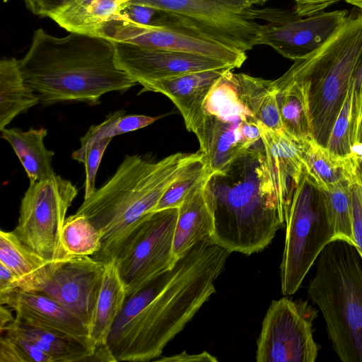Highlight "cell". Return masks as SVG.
<instances>
[{"label": "cell", "instance_id": "cell-1", "mask_svg": "<svg viewBox=\"0 0 362 362\" xmlns=\"http://www.w3.org/2000/svg\"><path fill=\"white\" fill-rule=\"evenodd\" d=\"M230 254L211 239L201 241L170 270L128 296L107 340L114 361L160 357L165 346L216 293L214 281Z\"/></svg>", "mask_w": 362, "mask_h": 362}, {"label": "cell", "instance_id": "cell-2", "mask_svg": "<svg viewBox=\"0 0 362 362\" xmlns=\"http://www.w3.org/2000/svg\"><path fill=\"white\" fill-rule=\"evenodd\" d=\"M206 194L214 218L211 240L230 253L262 251L285 225L275 175L260 139L223 169L211 172Z\"/></svg>", "mask_w": 362, "mask_h": 362}, {"label": "cell", "instance_id": "cell-3", "mask_svg": "<svg viewBox=\"0 0 362 362\" xmlns=\"http://www.w3.org/2000/svg\"><path fill=\"white\" fill-rule=\"evenodd\" d=\"M18 64L43 105L67 101L95 105L104 94L124 92L137 83L117 66L114 42L99 36L70 33L58 37L38 28Z\"/></svg>", "mask_w": 362, "mask_h": 362}, {"label": "cell", "instance_id": "cell-4", "mask_svg": "<svg viewBox=\"0 0 362 362\" xmlns=\"http://www.w3.org/2000/svg\"><path fill=\"white\" fill-rule=\"evenodd\" d=\"M204 156L200 150L175 153L158 161L126 156L112 177L84 199L76 212L86 216L100 233V249L92 257L104 263L115 260L170 185Z\"/></svg>", "mask_w": 362, "mask_h": 362}, {"label": "cell", "instance_id": "cell-5", "mask_svg": "<svg viewBox=\"0 0 362 362\" xmlns=\"http://www.w3.org/2000/svg\"><path fill=\"white\" fill-rule=\"evenodd\" d=\"M316 262L308 293L324 317L332 349L343 362H362V259L354 245L334 240Z\"/></svg>", "mask_w": 362, "mask_h": 362}, {"label": "cell", "instance_id": "cell-6", "mask_svg": "<svg viewBox=\"0 0 362 362\" xmlns=\"http://www.w3.org/2000/svg\"><path fill=\"white\" fill-rule=\"evenodd\" d=\"M362 57V10L349 14L319 49L290 67L309 84L315 139L326 146Z\"/></svg>", "mask_w": 362, "mask_h": 362}, {"label": "cell", "instance_id": "cell-7", "mask_svg": "<svg viewBox=\"0 0 362 362\" xmlns=\"http://www.w3.org/2000/svg\"><path fill=\"white\" fill-rule=\"evenodd\" d=\"M280 279L281 293L294 294L324 248L335 240L321 190L304 171L285 218Z\"/></svg>", "mask_w": 362, "mask_h": 362}, {"label": "cell", "instance_id": "cell-8", "mask_svg": "<svg viewBox=\"0 0 362 362\" xmlns=\"http://www.w3.org/2000/svg\"><path fill=\"white\" fill-rule=\"evenodd\" d=\"M78 194L76 186L56 173L30 183L21 203L13 232L29 248L48 262L70 257L61 238L66 214Z\"/></svg>", "mask_w": 362, "mask_h": 362}, {"label": "cell", "instance_id": "cell-9", "mask_svg": "<svg viewBox=\"0 0 362 362\" xmlns=\"http://www.w3.org/2000/svg\"><path fill=\"white\" fill-rule=\"evenodd\" d=\"M177 213V208L149 213L115 259L127 298L175 264L177 259L173 254V238Z\"/></svg>", "mask_w": 362, "mask_h": 362}, {"label": "cell", "instance_id": "cell-10", "mask_svg": "<svg viewBox=\"0 0 362 362\" xmlns=\"http://www.w3.org/2000/svg\"><path fill=\"white\" fill-rule=\"evenodd\" d=\"M105 263L90 256L49 262L19 280L17 288L44 293L75 314L90 329L93 320Z\"/></svg>", "mask_w": 362, "mask_h": 362}, {"label": "cell", "instance_id": "cell-11", "mask_svg": "<svg viewBox=\"0 0 362 362\" xmlns=\"http://www.w3.org/2000/svg\"><path fill=\"white\" fill-rule=\"evenodd\" d=\"M318 311L306 300H273L257 342V362H314L319 347L313 337Z\"/></svg>", "mask_w": 362, "mask_h": 362}, {"label": "cell", "instance_id": "cell-12", "mask_svg": "<svg viewBox=\"0 0 362 362\" xmlns=\"http://www.w3.org/2000/svg\"><path fill=\"white\" fill-rule=\"evenodd\" d=\"M259 26L255 45H269L283 57L297 60L314 52L338 30L349 15L346 10L321 11L303 17L279 8H253Z\"/></svg>", "mask_w": 362, "mask_h": 362}, {"label": "cell", "instance_id": "cell-13", "mask_svg": "<svg viewBox=\"0 0 362 362\" xmlns=\"http://www.w3.org/2000/svg\"><path fill=\"white\" fill-rule=\"evenodd\" d=\"M98 36L139 47L204 56L240 68L247 59L245 52L227 45L198 30L154 28L112 17Z\"/></svg>", "mask_w": 362, "mask_h": 362}, {"label": "cell", "instance_id": "cell-14", "mask_svg": "<svg viewBox=\"0 0 362 362\" xmlns=\"http://www.w3.org/2000/svg\"><path fill=\"white\" fill-rule=\"evenodd\" d=\"M189 19L214 39L245 52L255 45L259 24L253 8L227 7L214 0H128Z\"/></svg>", "mask_w": 362, "mask_h": 362}, {"label": "cell", "instance_id": "cell-15", "mask_svg": "<svg viewBox=\"0 0 362 362\" xmlns=\"http://www.w3.org/2000/svg\"><path fill=\"white\" fill-rule=\"evenodd\" d=\"M114 44L117 66L139 84L197 71L234 69L225 62L202 55L148 49L124 42Z\"/></svg>", "mask_w": 362, "mask_h": 362}, {"label": "cell", "instance_id": "cell-16", "mask_svg": "<svg viewBox=\"0 0 362 362\" xmlns=\"http://www.w3.org/2000/svg\"><path fill=\"white\" fill-rule=\"evenodd\" d=\"M0 303L16 312V320L18 322L91 339L90 329L81 319L44 293L17 288L1 295Z\"/></svg>", "mask_w": 362, "mask_h": 362}, {"label": "cell", "instance_id": "cell-17", "mask_svg": "<svg viewBox=\"0 0 362 362\" xmlns=\"http://www.w3.org/2000/svg\"><path fill=\"white\" fill-rule=\"evenodd\" d=\"M230 69L206 70L144 82L141 84V92L160 93L170 98L181 112L187 129L194 133L202 117L208 94L219 78Z\"/></svg>", "mask_w": 362, "mask_h": 362}, {"label": "cell", "instance_id": "cell-18", "mask_svg": "<svg viewBox=\"0 0 362 362\" xmlns=\"http://www.w3.org/2000/svg\"><path fill=\"white\" fill-rule=\"evenodd\" d=\"M255 117L247 114L217 116L203 113L194 134L211 172L223 169L250 147L243 140L240 128L243 121Z\"/></svg>", "mask_w": 362, "mask_h": 362}, {"label": "cell", "instance_id": "cell-19", "mask_svg": "<svg viewBox=\"0 0 362 362\" xmlns=\"http://www.w3.org/2000/svg\"><path fill=\"white\" fill-rule=\"evenodd\" d=\"M258 127L274 170L286 218L294 190L305 171L300 146L284 131L272 130L259 122Z\"/></svg>", "mask_w": 362, "mask_h": 362}, {"label": "cell", "instance_id": "cell-20", "mask_svg": "<svg viewBox=\"0 0 362 362\" xmlns=\"http://www.w3.org/2000/svg\"><path fill=\"white\" fill-rule=\"evenodd\" d=\"M211 172L177 208L173 238V254L177 259L198 243L213 236L214 218L206 194V182Z\"/></svg>", "mask_w": 362, "mask_h": 362}, {"label": "cell", "instance_id": "cell-21", "mask_svg": "<svg viewBox=\"0 0 362 362\" xmlns=\"http://www.w3.org/2000/svg\"><path fill=\"white\" fill-rule=\"evenodd\" d=\"M273 81L284 131L297 141L314 137L308 83L290 68Z\"/></svg>", "mask_w": 362, "mask_h": 362}, {"label": "cell", "instance_id": "cell-22", "mask_svg": "<svg viewBox=\"0 0 362 362\" xmlns=\"http://www.w3.org/2000/svg\"><path fill=\"white\" fill-rule=\"evenodd\" d=\"M9 329L32 341L51 358L52 362L90 361L96 349L91 339H83L16 320L6 330Z\"/></svg>", "mask_w": 362, "mask_h": 362}, {"label": "cell", "instance_id": "cell-23", "mask_svg": "<svg viewBox=\"0 0 362 362\" xmlns=\"http://www.w3.org/2000/svg\"><path fill=\"white\" fill-rule=\"evenodd\" d=\"M1 138L6 140L19 158L30 183L47 179L55 174L52 167L54 152L46 148L44 139L47 130L30 128L27 131L15 128L1 130Z\"/></svg>", "mask_w": 362, "mask_h": 362}, {"label": "cell", "instance_id": "cell-24", "mask_svg": "<svg viewBox=\"0 0 362 362\" xmlns=\"http://www.w3.org/2000/svg\"><path fill=\"white\" fill-rule=\"evenodd\" d=\"M298 141L305 173L319 189L326 190L339 184L354 182L348 158L334 155L314 137Z\"/></svg>", "mask_w": 362, "mask_h": 362}, {"label": "cell", "instance_id": "cell-25", "mask_svg": "<svg viewBox=\"0 0 362 362\" xmlns=\"http://www.w3.org/2000/svg\"><path fill=\"white\" fill-rule=\"evenodd\" d=\"M127 299L125 286L115 260L105 263V270L96 303L90 337L96 348L107 346L111 328Z\"/></svg>", "mask_w": 362, "mask_h": 362}, {"label": "cell", "instance_id": "cell-26", "mask_svg": "<svg viewBox=\"0 0 362 362\" xmlns=\"http://www.w3.org/2000/svg\"><path fill=\"white\" fill-rule=\"evenodd\" d=\"M40 103L38 95L25 81L18 60L3 57L0 62V130Z\"/></svg>", "mask_w": 362, "mask_h": 362}, {"label": "cell", "instance_id": "cell-27", "mask_svg": "<svg viewBox=\"0 0 362 362\" xmlns=\"http://www.w3.org/2000/svg\"><path fill=\"white\" fill-rule=\"evenodd\" d=\"M128 0L73 1L49 18L69 31L98 36L100 28Z\"/></svg>", "mask_w": 362, "mask_h": 362}, {"label": "cell", "instance_id": "cell-28", "mask_svg": "<svg viewBox=\"0 0 362 362\" xmlns=\"http://www.w3.org/2000/svg\"><path fill=\"white\" fill-rule=\"evenodd\" d=\"M238 95L245 107L267 128L284 131L274 81L235 74Z\"/></svg>", "mask_w": 362, "mask_h": 362}, {"label": "cell", "instance_id": "cell-29", "mask_svg": "<svg viewBox=\"0 0 362 362\" xmlns=\"http://www.w3.org/2000/svg\"><path fill=\"white\" fill-rule=\"evenodd\" d=\"M61 238L69 257H93L101 247L100 232L83 214L75 213L66 218Z\"/></svg>", "mask_w": 362, "mask_h": 362}, {"label": "cell", "instance_id": "cell-30", "mask_svg": "<svg viewBox=\"0 0 362 362\" xmlns=\"http://www.w3.org/2000/svg\"><path fill=\"white\" fill-rule=\"evenodd\" d=\"M47 262L23 243L13 231H0V263L7 267L18 281L33 274Z\"/></svg>", "mask_w": 362, "mask_h": 362}, {"label": "cell", "instance_id": "cell-31", "mask_svg": "<svg viewBox=\"0 0 362 362\" xmlns=\"http://www.w3.org/2000/svg\"><path fill=\"white\" fill-rule=\"evenodd\" d=\"M351 185V183H344L326 190L320 189L333 223L335 240H344L355 246Z\"/></svg>", "mask_w": 362, "mask_h": 362}, {"label": "cell", "instance_id": "cell-32", "mask_svg": "<svg viewBox=\"0 0 362 362\" xmlns=\"http://www.w3.org/2000/svg\"><path fill=\"white\" fill-rule=\"evenodd\" d=\"M112 17L125 19L144 26L198 30L206 33L189 19L175 13L129 1L124 2Z\"/></svg>", "mask_w": 362, "mask_h": 362}, {"label": "cell", "instance_id": "cell-33", "mask_svg": "<svg viewBox=\"0 0 362 362\" xmlns=\"http://www.w3.org/2000/svg\"><path fill=\"white\" fill-rule=\"evenodd\" d=\"M160 117L144 115H127L124 110L110 113L100 124L89 128L81 139V146L146 127L158 120Z\"/></svg>", "mask_w": 362, "mask_h": 362}, {"label": "cell", "instance_id": "cell-34", "mask_svg": "<svg viewBox=\"0 0 362 362\" xmlns=\"http://www.w3.org/2000/svg\"><path fill=\"white\" fill-rule=\"evenodd\" d=\"M210 172L204 156L190 164L168 188L154 211L178 208Z\"/></svg>", "mask_w": 362, "mask_h": 362}, {"label": "cell", "instance_id": "cell-35", "mask_svg": "<svg viewBox=\"0 0 362 362\" xmlns=\"http://www.w3.org/2000/svg\"><path fill=\"white\" fill-rule=\"evenodd\" d=\"M352 81L331 130L325 148L334 155L349 158L352 150Z\"/></svg>", "mask_w": 362, "mask_h": 362}, {"label": "cell", "instance_id": "cell-36", "mask_svg": "<svg viewBox=\"0 0 362 362\" xmlns=\"http://www.w3.org/2000/svg\"><path fill=\"white\" fill-rule=\"evenodd\" d=\"M0 362H52L32 341L12 329L1 333Z\"/></svg>", "mask_w": 362, "mask_h": 362}, {"label": "cell", "instance_id": "cell-37", "mask_svg": "<svg viewBox=\"0 0 362 362\" xmlns=\"http://www.w3.org/2000/svg\"><path fill=\"white\" fill-rule=\"evenodd\" d=\"M112 138L97 141L90 145L81 146L71 154V158L83 163L85 166V194L88 198L96 190L95 187L97 172L103 153Z\"/></svg>", "mask_w": 362, "mask_h": 362}, {"label": "cell", "instance_id": "cell-38", "mask_svg": "<svg viewBox=\"0 0 362 362\" xmlns=\"http://www.w3.org/2000/svg\"><path fill=\"white\" fill-rule=\"evenodd\" d=\"M353 209V235L355 246L362 259V185L354 182L351 185Z\"/></svg>", "mask_w": 362, "mask_h": 362}, {"label": "cell", "instance_id": "cell-39", "mask_svg": "<svg viewBox=\"0 0 362 362\" xmlns=\"http://www.w3.org/2000/svg\"><path fill=\"white\" fill-rule=\"evenodd\" d=\"M352 136L362 118V57L355 69L353 78Z\"/></svg>", "mask_w": 362, "mask_h": 362}, {"label": "cell", "instance_id": "cell-40", "mask_svg": "<svg viewBox=\"0 0 362 362\" xmlns=\"http://www.w3.org/2000/svg\"><path fill=\"white\" fill-rule=\"evenodd\" d=\"M354 182L362 185V118L352 136V150L348 158Z\"/></svg>", "mask_w": 362, "mask_h": 362}, {"label": "cell", "instance_id": "cell-41", "mask_svg": "<svg viewBox=\"0 0 362 362\" xmlns=\"http://www.w3.org/2000/svg\"><path fill=\"white\" fill-rule=\"evenodd\" d=\"M74 0H24L28 8L35 15L50 17Z\"/></svg>", "mask_w": 362, "mask_h": 362}, {"label": "cell", "instance_id": "cell-42", "mask_svg": "<svg viewBox=\"0 0 362 362\" xmlns=\"http://www.w3.org/2000/svg\"><path fill=\"white\" fill-rule=\"evenodd\" d=\"M294 12L300 16H310L321 11L341 0H294Z\"/></svg>", "mask_w": 362, "mask_h": 362}, {"label": "cell", "instance_id": "cell-43", "mask_svg": "<svg viewBox=\"0 0 362 362\" xmlns=\"http://www.w3.org/2000/svg\"><path fill=\"white\" fill-rule=\"evenodd\" d=\"M159 361H175V362H215L217 358L206 351L197 354H188L185 351L174 356L156 359Z\"/></svg>", "mask_w": 362, "mask_h": 362}, {"label": "cell", "instance_id": "cell-44", "mask_svg": "<svg viewBox=\"0 0 362 362\" xmlns=\"http://www.w3.org/2000/svg\"><path fill=\"white\" fill-rule=\"evenodd\" d=\"M18 278L5 265L0 263V296L17 288Z\"/></svg>", "mask_w": 362, "mask_h": 362}, {"label": "cell", "instance_id": "cell-45", "mask_svg": "<svg viewBox=\"0 0 362 362\" xmlns=\"http://www.w3.org/2000/svg\"><path fill=\"white\" fill-rule=\"evenodd\" d=\"M227 7L244 10L252 8L255 4H259V0H214Z\"/></svg>", "mask_w": 362, "mask_h": 362}, {"label": "cell", "instance_id": "cell-46", "mask_svg": "<svg viewBox=\"0 0 362 362\" xmlns=\"http://www.w3.org/2000/svg\"><path fill=\"white\" fill-rule=\"evenodd\" d=\"M16 320V317L13 318L12 317L11 311L4 306L1 305L0 308V331L2 333L6 329L13 324Z\"/></svg>", "mask_w": 362, "mask_h": 362}, {"label": "cell", "instance_id": "cell-47", "mask_svg": "<svg viewBox=\"0 0 362 362\" xmlns=\"http://www.w3.org/2000/svg\"><path fill=\"white\" fill-rule=\"evenodd\" d=\"M347 3L351 4L362 10V0H345Z\"/></svg>", "mask_w": 362, "mask_h": 362}, {"label": "cell", "instance_id": "cell-48", "mask_svg": "<svg viewBox=\"0 0 362 362\" xmlns=\"http://www.w3.org/2000/svg\"><path fill=\"white\" fill-rule=\"evenodd\" d=\"M267 1H269V0H259L261 5L264 4Z\"/></svg>", "mask_w": 362, "mask_h": 362}, {"label": "cell", "instance_id": "cell-49", "mask_svg": "<svg viewBox=\"0 0 362 362\" xmlns=\"http://www.w3.org/2000/svg\"><path fill=\"white\" fill-rule=\"evenodd\" d=\"M74 1H86V0H74Z\"/></svg>", "mask_w": 362, "mask_h": 362}]
</instances>
